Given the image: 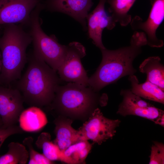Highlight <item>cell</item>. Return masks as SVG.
<instances>
[{"instance_id":"cell-1","label":"cell","mask_w":164,"mask_h":164,"mask_svg":"<svg viewBox=\"0 0 164 164\" xmlns=\"http://www.w3.org/2000/svg\"><path fill=\"white\" fill-rule=\"evenodd\" d=\"M146 45L145 34L135 31L129 46L115 50L101 49L102 60L95 72L89 77L88 86L99 92L122 77L134 75L137 70L133 66V62L141 53L142 47Z\"/></svg>"},{"instance_id":"cell-2","label":"cell","mask_w":164,"mask_h":164,"mask_svg":"<svg viewBox=\"0 0 164 164\" xmlns=\"http://www.w3.org/2000/svg\"><path fill=\"white\" fill-rule=\"evenodd\" d=\"M28 65L18 80L16 88L24 102L30 106H49L61 81L57 72L32 52L27 57Z\"/></svg>"},{"instance_id":"cell-3","label":"cell","mask_w":164,"mask_h":164,"mask_svg":"<svg viewBox=\"0 0 164 164\" xmlns=\"http://www.w3.org/2000/svg\"><path fill=\"white\" fill-rule=\"evenodd\" d=\"M4 26L2 34L0 37L2 62L0 85L7 87L21 77L27 61L26 50L32 39L28 31L21 24Z\"/></svg>"},{"instance_id":"cell-4","label":"cell","mask_w":164,"mask_h":164,"mask_svg":"<svg viewBox=\"0 0 164 164\" xmlns=\"http://www.w3.org/2000/svg\"><path fill=\"white\" fill-rule=\"evenodd\" d=\"M101 98L91 87L69 82L57 86L49 106L58 116L84 122L101 104Z\"/></svg>"},{"instance_id":"cell-5","label":"cell","mask_w":164,"mask_h":164,"mask_svg":"<svg viewBox=\"0 0 164 164\" xmlns=\"http://www.w3.org/2000/svg\"><path fill=\"white\" fill-rule=\"evenodd\" d=\"M44 8L40 2L32 11L27 26L28 31L32 39L33 52L57 72L64 59L67 46L60 44L54 35L48 36L42 29L39 15Z\"/></svg>"},{"instance_id":"cell-6","label":"cell","mask_w":164,"mask_h":164,"mask_svg":"<svg viewBox=\"0 0 164 164\" xmlns=\"http://www.w3.org/2000/svg\"><path fill=\"white\" fill-rule=\"evenodd\" d=\"M86 55L85 47L79 42H73L67 46L64 59L57 71L61 80L88 86L89 77L81 62Z\"/></svg>"},{"instance_id":"cell-7","label":"cell","mask_w":164,"mask_h":164,"mask_svg":"<svg viewBox=\"0 0 164 164\" xmlns=\"http://www.w3.org/2000/svg\"><path fill=\"white\" fill-rule=\"evenodd\" d=\"M121 122L118 119L106 118L97 108L78 129L81 140H91L93 143L100 145L113 138Z\"/></svg>"},{"instance_id":"cell-8","label":"cell","mask_w":164,"mask_h":164,"mask_svg":"<svg viewBox=\"0 0 164 164\" xmlns=\"http://www.w3.org/2000/svg\"><path fill=\"white\" fill-rule=\"evenodd\" d=\"M152 7L148 19L145 21L136 15L131 20V26L133 30L142 32L145 35L147 45L152 47L163 46V40L156 36V31L164 18V0H153Z\"/></svg>"},{"instance_id":"cell-9","label":"cell","mask_w":164,"mask_h":164,"mask_svg":"<svg viewBox=\"0 0 164 164\" xmlns=\"http://www.w3.org/2000/svg\"><path fill=\"white\" fill-rule=\"evenodd\" d=\"M44 0H0V26L29 25L31 13Z\"/></svg>"},{"instance_id":"cell-10","label":"cell","mask_w":164,"mask_h":164,"mask_svg":"<svg viewBox=\"0 0 164 164\" xmlns=\"http://www.w3.org/2000/svg\"><path fill=\"white\" fill-rule=\"evenodd\" d=\"M120 95L123 100L117 113L122 116L133 115L141 117L154 122L164 114V111L142 99L132 93L130 89H122Z\"/></svg>"},{"instance_id":"cell-11","label":"cell","mask_w":164,"mask_h":164,"mask_svg":"<svg viewBox=\"0 0 164 164\" xmlns=\"http://www.w3.org/2000/svg\"><path fill=\"white\" fill-rule=\"evenodd\" d=\"M22 96L16 88L0 85V117L6 128L19 122V116L24 110Z\"/></svg>"},{"instance_id":"cell-12","label":"cell","mask_w":164,"mask_h":164,"mask_svg":"<svg viewBox=\"0 0 164 164\" xmlns=\"http://www.w3.org/2000/svg\"><path fill=\"white\" fill-rule=\"evenodd\" d=\"M44 9L66 14L79 22L87 30L86 18L93 5L92 0H44Z\"/></svg>"},{"instance_id":"cell-13","label":"cell","mask_w":164,"mask_h":164,"mask_svg":"<svg viewBox=\"0 0 164 164\" xmlns=\"http://www.w3.org/2000/svg\"><path fill=\"white\" fill-rule=\"evenodd\" d=\"M107 1L99 0L97 5L88 14L86 18L88 37L100 50L106 48L102 41L104 29L106 28L111 30L114 28L116 23L105 10V5Z\"/></svg>"},{"instance_id":"cell-14","label":"cell","mask_w":164,"mask_h":164,"mask_svg":"<svg viewBox=\"0 0 164 164\" xmlns=\"http://www.w3.org/2000/svg\"><path fill=\"white\" fill-rule=\"evenodd\" d=\"M73 121L61 116H58L53 121L55 125L54 132L56 137L53 142L61 151L81 140L78 130L72 126Z\"/></svg>"},{"instance_id":"cell-15","label":"cell","mask_w":164,"mask_h":164,"mask_svg":"<svg viewBox=\"0 0 164 164\" xmlns=\"http://www.w3.org/2000/svg\"><path fill=\"white\" fill-rule=\"evenodd\" d=\"M19 122L24 131L36 132L41 130L48 123L46 115L40 108L30 106L20 114Z\"/></svg>"},{"instance_id":"cell-16","label":"cell","mask_w":164,"mask_h":164,"mask_svg":"<svg viewBox=\"0 0 164 164\" xmlns=\"http://www.w3.org/2000/svg\"><path fill=\"white\" fill-rule=\"evenodd\" d=\"M128 79L131 83L130 90L132 93L141 97L164 104V90L159 87L146 80L139 84L134 75L129 76Z\"/></svg>"},{"instance_id":"cell-17","label":"cell","mask_w":164,"mask_h":164,"mask_svg":"<svg viewBox=\"0 0 164 164\" xmlns=\"http://www.w3.org/2000/svg\"><path fill=\"white\" fill-rule=\"evenodd\" d=\"M158 56L149 57L140 65L139 69L146 74V81L159 87L164 90V67Z\"/></svg>"},{"instance_id":"cell-18","label":"cell","mask_w":164,"mask_h":164,"mask_svg":"<svg viewBox=\"0 0 164 164\" xmlns=\"http://www.w3.org/2000/svg\"><path fill=\"white\" fill-rule=\"evenodd\" d=\"M93 145L87 140H80L72 145L62 151L61 161L68 164L85 163Z\"/></svg>"},{"instance_id":"cell-19","label":"cell","mask_w":164,"mask_h":164,"mask_svg":"<svg viewBox=\"0 0 164 164\" xmlns=\"http://www.w3.org/2000/svg\"><path fill=\"white\" fill-rule=\"evenodd\" d=\"M136 0H107L110 7L108 11L115 22L125 26L130 23L132 17L128 13Z\"/></svg>"},{"instance_id":"cell-20","label":"cell","mask_w":164,"mask_h":164,"mask_svg":"<svg viewBox=\"0 0 164 164\" xmlns=\"http://www.w3.org/2000/svg\"><path fill=\"white\" fill-rule=\"evenodd\" d=\"M8 150L0 155V164H26L29 157L28 151L23 144L11 142L8 145Z\"/></svg>"},{"instance_id":"cell-21","label":"cell","mask_w":164,"mask_h":164,"mask_svg":"<svg viewBox=\"0 0 164 164\" xmlns=\"http://www.w3.org/2000/svg\"><path fill=\"white\" fill-rule=\"evenodd\" d=\"M35 144L38 149L42 150L43 154L49 160L53 162L61 161L62 152L51 140V136L49 133H42L38 137Z\"/></svg>"},{"instance_id":"cell-22","label":"cell","mask_w":164,"mask_h":164,"mask_svg":"<svg viewBox=\"0 0 164 164\" xmlns=\"http://www.w3.org/2000/svg\"><path fill=\"white\" fill-rule=\"evenodd\" d=\"M33 138L31 136L26 138L23 141V144L29 149V160L28 164H51L53 161L47 159L43 154H41L34 149L33 143Z\"/></svg>"},{"instance_id":"cell-23","label":"cell","mask_w":164,"mask_h":164,"mask_svg":"<svg viewBox=\"0 0 164 164\" xmlns=\"http://www.w3.org/2000/svg\"><path fill=\"white\" fill-rule=\"evenodd\" d=\"M149 164L164 163V145L162 143L155 142L151 148Z\"/></svg>"},{"instance_id":"cell-24","label":"cell","mask_w":164,"mask_h":164,"mask_svg":"<svg viewBox=\"0 0 164 164\" xmlns=\"http://www.w3.org/2000/svg\"><path fill=\"white\" fill-rule=\"evenodd\" d=\"M23 131L19 126L15 125L6 128H0V148L5 140L10 136L17 134H22Z\"/></svg>"},{"instance_id":"cell-25","label":"cell","mask_w":164,"mask_h":164,"mask_svg":"<svg viewBox=\"0 0 164 164\" xmlns=\"http://www.w3.org/2000/svg\"><path fill=\"white\" fill-rule=\"evenodd\" d=\"M155 124L164 126V114L158 118L154 122Z\"/></svg>"},{"instance_id":"cell-26","label":"cell","mask_w":164,"mask_h":164,"mask_svg":"<svg viewBox=\"0 0 164 164\" xmlns=\"http://www.w3.org/2000/svg\"><path fill=\"white\" fill-rule=\"evenodd\" d=\"M2 56H1V51L0 50V74H1V69H2Z\"/></svg>"},{"instance_id":"cell-27","label":"cell","mask_w":164,"mask_h":164,"mask_svg":"<svg viewBox=\"0 0 164 164\" xmlns=\"http://www.w3.org/2000/svg\"><path fill=\"white\" fill-rule=\"evenodd\" d=\"M3 125L1 119V118L0 117V128H1Z\"/></svg>"}]
</instances>
